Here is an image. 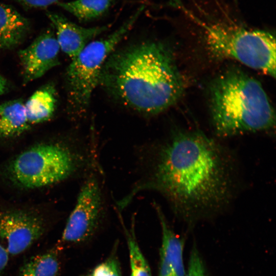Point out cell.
Returning <instances> with one entry per match:
<instances>
[{
	"instance_id": "1",
	"label": "cell",
	"mask_w": 276,
	"mask_h": 276,
	"mask_svg": "<svg viewBox=\"0 0 276 276\" xmlns=\"http://www.w3.org/2000/svg\"><path fill=\"white\" fill-rule=\"evenodd\" d=\"M150 157L144 177L117 202L119 210L139 192L153 191L191 223L215 215L229 202L235 186L232 159L222 146L202 132L175 133Z\"/></svg>"
},
{
	"instance_id": "2",
	"label": "cell",
	"mask_w": 276,
	"mask_h": 276,
	"mask_svg": "<svg viewBox=\"0 0 276 276\" xmlns=\"http://www.w3.org/2000/svg\"><path fill=\"white\" fill-rule=\"evenodd\" d=\"M99 84L124 104L150 114L175 104L185 87L170 47L149 40L114 50L101 70Z\"/></svg>"
},
{
	"instance_id": "3",
	"label": "cell",
	"mask_w": 276,
	"mask_h": 276,
	"mask_svg": "<svg viewBox=\"0 0 276 276\" xmlns=\"http://www.w3.org/2000/svg\"><path fill=\"white\" fill-rule=\"evenodd\" d=\"M210 108L216 133L228 137L264 131L275 124V115L261 83L239 69H228L210 87Z\"/></svg>"
},
{
	"instance_id": "4",
	"label": "cell",
	"mask_w": 276,
	"mask_h": 276,
	"mask_svg": "<svg viewBox=\"0 0 276 276\" xmlns=\"http://www.w3.org/2000/svg\"><path fill=\"white\" fill-rule=\"evenodd\" d=\"M206 47L218 58L234 59L275 76V38L270 32L224 22L201 23Z\"/></svg>"
},
{
	"instance_id": "5",
	"label": "cell",
	"mask_w": 276,
	"mask_h": 276,
	"mask_svg": "<svg viewBox=\"0 0 276 276\" xmlns=\"http://www.w3.org/2000/svg\"><path fill=\"white\" fill-rule=\"evenodd\" d=\"M86 155L57 143L40 144L16 156L9 164L8 173L16 185L34 189L53 185L68 178L84 166Z\"/></svg>"
},
{
	"instance_id": "6",
	"label": "cell",
	"mask_w": 276,
	"mask_h": 276,
	"mask_svg": "<svg viewBox=\"0 0 276 276\" xmlns=\"http://www.w3.org/2000/svg\"><path fill=\"white\" fill-rule=\"evenodd\" d=\"M144 9V6H141L111 34L103 39L90 41L72 59L65 78L69 101L76 112L83 113L86 111L92 93L99 84L104 63L132 28Z\"/></svg>"
},
{
	"instance_id": "7",
	"label": "cell",
	"mask_w": 276,
	"mask_h": 276,
	"mask_svg": "<svg viewBox=\"0 0 276 276\" xmlns=\"http://www.w3.org/2000/svg\"><path fill=\"white\" fill-rule=\"evenodd\" d=\"M104 199L99 179L89 176L84 181L61 238L63 243L79 244L90 239L104 215Z\"/></svg>"
},
{
	"instance_id": "8",
	"label": "cell",
	"mask_w": 276,
	"mask_h": 276,
	"mask_svg": "<svg viewBox=\"0 0 276 276\" xmlns=\"http://www.w3.org/2000/svg\"><path fill=\"white\" fill-rule=\"evenodd\" d=\"M44 230L42 219L34 214L21 211L0 213V238L12 256L29 249L43 235Z\"/></svg>"
},
{
	"instance_id": "9",
	"label": "cell",
	"mask_w": 276,
	"mask_h": 276,
	"mask_svg": "<svg viewBox=\"0 0 276 276\" xmlns=\"http://www.w3.org/2000/svg\"><path fill=\"white\" fill-rule=\"evenodd\" d=\"M60 49L52 30L38 36L28 47L18 54L22 67L24 84L42 76L59 64Z\"/></svg>"
},
{
	"instance_id": "10",
	"label": "cell",
	"mask_w": 276,
	"mask_h": 276,
	"mask_svg": "<svg viewBox=\"0 0 276 276\" xmlns=\"http://www.w3.org/2000/svg\"><path fill=\"white\" fill-rule=\"evenodd\" d=\"M47 15L56 31V39L60 50L72 59L91 40L106 31L108 26L85 28L71 21L62 15L48 12Z\"/></svg>"
},
{
	"instance_id": "11",
	"label": "cell",
	"mask_w": 276,
	"mask_h": 276,
	"mask_svg": "<svg viewBox=\"0 0 276 276\" xmlns=\"http://www.w3.org/2000/svg\"><path fill=\"white\" fill-rule=\"evenodd\" d=\"M162 228V244L158 276H185L184 241L170 227L157 204L154 205Z\"/></svg>"
},
{
	"instance_id": "12",
	"label": "cell",
	"mask_w": 276,
	"mask_h": 276,
	"mask_svg": "<svg viewBox=\"0 0 276 276\" xmlns=\"http://www.w3.org/2000/svg\"><path fill=\"white\" fill-rule=\"evenodd\" d=\"M29 20L11 6L0 3V50L19 44L30 30Z\"/></svg>"
},
{
	"instance_id": "13",
	"label": "cell",
	"mask_w": 276,
	"mask_h": 276,
	"mask_svg": "<svg viewBox=\"0 0 276 276\" xmlns=\"http://www.w3.org/2000/svg\"><path fill=\"white\" fill-rule=\"evenodd\" d=\"M56 91L51 83L35 91L25 103L29 124L34 125L46 122L53 117L57 103Z\"/></svg>"
},
{
	"instance_id": "14",
	"label": "cell",
	"mask_w": 276,
	"mask_h": 276,
	"mask_svg": "<svg viewBox=\"0 0 276 276\" xmlns=\"http://www.w3.org/2000/svg\"><path fill=\"white\" fill-rule=\"evenodd\" d=\"M30 126L22 100H13L0 104V137L18 136Z\"/></svg>"
},
{
	"instance_id": "15",
	"label": "cell",
	"mask_w": 276,
	"mask_h": 276,
	"mask_svg": "<svg viewBox=\"0 0 276 276\" xmlns=\"http://www.w3.org/2000/svg\"><path fill=\"white\" fill-rule=\"evenodd\" d=\"M59 246H55L29 260L17 276H58L60 269Z\"/></svg>"
},
{
	"instance_id": "16",
	"label": "cell",
	"mask_w": 276,
	"mask_h": 276,
	"mask_svg": "<svg viewBox=\"0 0 276 276\" xmlns=\"http://www.w3.org/2000/svg\"><path fill=\"white\" fill-rule=\"evenodd\" d=\"M118 0H75L59 2V6L81 21H88L105 14Z\"/></svg>"
},
{
	"instance_id": "17",
	"label": "cell",
	"mask_w": 276,
	"mask_h": 276,
	"mask_svg": "<svg viewBox=\"0 0 276 276\" xmlns=\"http://www.w3.org/2000/svg\"><path fill=\"white\" fill-rule=\"evenodd\" d=\"M125 231L129 250L130 276H152L149 265L135 238L133 220L130 229Z\"/></svg>"
},
{
	"instance_id": "18",
	"label": "cell",
	"mask_w": 276,
	"mask_h": 276,
	"mask_svg": "<svg viewBox=\"0 0 276 276\" xmlns=\"http://www.w3.org/2000/svg\"><path fill=\"white\" fill-rule=\"evenodd\" d=\"M88 276H122L120 265L116 256H110L97 265Z\"/></svg>"
},
{
	"instance_id": "19",
	"label": "cell",
	"mask_w": 276,
	"mask_h": 276,
	"mask_svg": "<svg viewBox=\"0 0 276 276\" xmlns=\"http://www.w3.org/2000/svg\"><path fill=\"white\" fill-rule=\"evenodd\" d=\"M185 276H207L202 259L195 245L190 252Z\"/></svg>"
},
{
	"instance_id": "20",
	"label": "cell",
	"mask_w": 276,
	"mask_h": 276,
	"mask_svg": "<svg viewBox=\"0 0 276 276\" xmlns=\"http://www.w3.org/2000/svg\"><path fill=\"white\" fill-rule=\"evenodd\" d=\"M30 8H44L60 2V0H13Z\"/></svg>"
},
{
	"instance_id": "21",
	"label": "cell",
	"mask_w": 276,
	"mask_h": 276,
	"mask_svg": "<svg viewBox=\"0 0 276 276\" xmlns=\"http://www.w3.org/2000/svg\"><path fill=\"white\" fill-rule=\"evenodd\" d=\"M9 256L6 248L0 243V276H2L7 266Z\"/></svg>"
},
{
	"instance_id": "22",
	"label": "cell",
	"mask_w": 276,
	"mask_h": 276,
	"mask_svg": "<svg viewBox=\"0 0 276 276\" xmlns=\"http://www.w3.org/2000/svg\"><path fill=\"white\" fill-rule=\"evenodd\" d=\"M8 89V82L6 79L0 74V95L4 94Z\"/></svg>"
}]
</instances>
